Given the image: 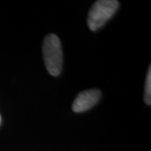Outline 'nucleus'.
<instances>
[{"label": "nucleus", "instance_id": "39448f33", "mask_svg": "<svg viewBox=\"0 0 151 151\" xmlns=\"http://www.w3.org/2000/svg\"><path fill=\"white\" fill-rule=\"evenodd\" d=\"M0 123H1V116H0Z\"/></svg>", "mask_w": 151, "mask_h": 151}, {"label": "nucleus", "instance_id": "f257e3e1", "mask_svg": "<svg viewBox=\"0 0 151 151\" xmlns=\"http://www.w3.org/2000/svg\"><path fill=\"white\" fill-rule=\"evenodd\" d=\"M43 56L49 73L53 76H59L62 70L63 54L60 40L54 34L49 35L44 40Z\"/></svg>", "mask_w": 151, "mask_h": 151}, {"label": "nucleus", "instance_id": "20e7f679", "mask_svg": "<svg viewBox=\"0 0 151 151\" xmlns=\"http://www.w3.org/2000/svg\"><path fill=\"white\" fill-rule=\"evenodd\" d=\"M145 100L146 104L150 105L151 103V68L149 67V71L147 73L145 88Z\"/></svg>", "mask_w": 151, "mask_h": 151}, {"label": "nucleus", "instance_id": "7ed1b4c3", "mask_svg": "<svg viewBox=\"0 0 151 151\" xmlns=\"http://www.w3.org/2000/svg\"><path fill=\"white\" fill-rule=\"evenodd\" d=\"M102 93L98 89L86 90L80 92L72 104V110L76 113H83L94 107L100 100Z\"/></svg>", "mask_w": 151, "mask_h": 151}, {"label": "nucleus", "instance_id": "f03ea898", "mask_svg": "<svg viewBox=\"0 0 151 151\" xmlns=\"http://www.w3.org/2000/svg\"><path fill=\"white\" fill-rule=\"evenodd\" d=\"M119 7L116 0L97 1L89 11L87 17L88 27L92 31L102 28L115 14Z\"/></svg>", "mask_w": 151, "mask_h": 151}]
</instances>
